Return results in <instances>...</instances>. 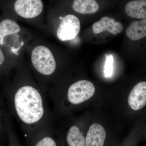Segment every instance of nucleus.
I'll use <instances>...</instances> for the list:
<instances>
[{
    "mask_svg": "<svg viewBox=\"0 0 146 146\" xmlns=\"http://www.w3.org/2000/svg\"><path fill=\"white\" fill-rule=\"evenodd\" d=\"M9 146H24L21 143L12 125L11 121L9 124L8 128Z\"/></svg>",
    "mask_w": 146,
    "mask_h": 146,
    "instance_id": "dca6fc26",
    "label": "nucleus"
},
{
    "mask_svg": "<svg viewBox=\"0 0 146 146\" xmlns=\"http://www.w3.org/2000/svg\"><path fill=\"white\" fill-rule=\"evenodd\" d=\"M72 7L76 13L88 15L98 12L100 5L97 0H74Z\"/></svg>",
    "mask_w": 146,
    "mask_h": 146,
    "instance_id": "9b49d317",
    "label": "nucleus"
},
{
    "mask_svg": "<svg viewBox=\"0 0 146 146\" xmlns=\"http://www.w3.org/2000/svg\"><path fill=\"white\" fill-rule=\"evenodd\" d=\"M21 27L16 22L9 19H5L0 22V46L4 45V39L7 35L18 33Z\"/></svg>",
    "mask_w": 146,
    "mask_h": 146,
    "instance_id": "ddd939ff",
    "label": "nucleus"
},
{
    "mask_svg": "<svg viewBox=\"0 0 146 146\" xmlns=\"http://www.w3.org/2000/svg\"><path fill=\"white\" fill-rule=\"evenodd\" d=\"M104 128L98 123L92 124L85 138V146H104L106 138Z\"/></svg>",
    "mask_w": 146,
    "mask_h": 146,
    "instance_id": "6e6552de",
    "label": "nucleus"
},
{
    "mask_svg": "<svg viewBox=\"0 0 146 146\" xmlns=\"http://www.w3.org/2000/svg\"><path fill=\"white\" fill-rule=\"evenodd\" d=\"M61 23L58 29L56 35L59 40L66 41L74 39L80 30V21L78 17L69 14L60 17Z\"/></svg>",
    "mask_w": 146,
    "mask_h": 146,
    "instance_id": "20e7f679",
    "label": "nucleus"
},
{
    "mask_svg": "<svg viewBox=\"0 0 146 146\" xmlns=\"http://www.w3.org/2000/svg\"><path fill=\"white\" fill-rule=\"evenodd\" d=\"M6 62V57L4 52L0 46V69L4 66Z\"/></svg>",
    "mask_w": 146,
    "mask_h": 146,
    "instance_id": "a211bd4d",
    "label": "nucleus"
},
{
    "mask_svg": "<svg viewBox=\"0 0 146 146\" xmlns=\"http://www.w3.org/2000/svg\"><path fill=\"white\" fill-rule=\"evenodd\" d=\"M31 61L36 72L46 78L52 75L56 70L54 56L49 49L44 46H37L33 49Z\"/></svg>",
    "mask_w": 146,
    "mask_h": 146,
    "instance_id": "f03ea898",
    "label": "nucleus"
},
{
    "mask_svg": "<svg viewBox=\"0 0 146 146\" xmlns=\"http://www.w3.org/2000/svg\"><path fill=\"white\" fill-rule=\"evenodd\" d=\"M106 59L105 65L104 73L106 77L111 76L113 70V56L111 54L106 55Z\"/></svg>",
    "mask_w": 146,
    "mask_h": 146,
    "instance_id": "f3484780",
    "label": "nucleus"
},
{
    "mask_svg": "<svg viewBox=\"0 0 146 146\" xmlns=\"http://www.w3.org/2000/svg\"><path fill=\"white\" fill-rule=\"evenodd\" d=\"M128 103L134 110H140L146 105V82H139L133 87L129 96Z\"/></svg>",
    "mask_w": 146,
    "mask_h": 146,
    "instance_id": "423d86ee",
    "label": "nucleus"
},
{
    "mask_svg": "<svg viewBox=\"0 0 146 146\" xmlns=\"http://www.w3.org/2000/svg\"><path fill=\"white\" fill-rule=\"evenodd\" d=\"M27 146H58L52 135V128L39 131L32 136Z\"/></svg>",
    "mask_w": 146,
    "mask_h": 146,
    "instance_id": "1a4fd4ad",
    "label": "nucleus"
},
{
    "mask_svg": "<svg viewBox=\"0 0 146 146\" xmlns=\"http://www.w3.org/2000/svg\"><path fill=\"white\" fill-rule=\"evenodd\" d=\"M95 86L91 82L82 80L71 84L67 91L66 97L71 104H80L89 100L94 96Z\"/></svg>",
    "mask_w": 146,
    "mask_h": 146,
    "instance_id": "7ed1b4c3",
    "label": "nucleus"
},
{
    "mask_svg": "<svg viewBox=\"0 0 146 146\" xmlns=\"http://www.w3.org/2000/svg\"><path fill=\"white\" fill-rule=\"evenodd\" d=\"M14 8L16 13L22 18H35L42 13L43 4L42 0H16Z\"/></svg>",
    "mask_w": 146,
    "mask_h": 146,
    "instance_id": "39448f33",
    "label": "nucleus"
},
{
    "mask_svg": "<svg viewBox=\"0 0 146 146\" xmlns=\"http://www.w3.org/2000/svg\"><path fill=\"white\" fill-rule=\"evenodd\" d=\"M66 141L68 146H85V138L76 126H72L68 129Z\"/></svg>",
    "mask_w": 146,
    "mask_h": 146,
    "instance_id": "4468645a",
    "label": "nucleus"
},
{
    "mask_svg": "<svg viewBox=\"0 0 146 146\" xmlns=\"http://www.w3.org/2000/svg\"><path fill=\"white\" fill-rule=\"evenodd\" d=\"M1 101L0 100V131H3L7 132L9 124L11 121L10 115L9 112L5 111Z\"/></svg>",
    "mask_w": 146,
    "mask_h": 146,
    "instance_id": "2eb2a0df",
    "label": "nucleus"
},
{
    "mask_svg": "<svg viewBox=\"0 0 146 146\" xmlns=\"http://www.w3.org/2000/svg\"><path fill=\"white\" fill-rule=\"evenodd\" d=\"M93 31L95 34H99L104 31L109 32L116 35L121 32L123 27L120 22H116L115 19L108 16H104L100 21L95 22L93 26Z\"/></svg>",
    "mask_w": 146,
    "mask_h": 146,
    "instance_id": "0eeeda50",
    "label": "nucleus"
},
{
    "mask_svg": "<svg viewBox=\"0 0 146 146\" xmlns=\"http://www.w3.org/2000/svg\"><path fill=\"white\" fill-rule=\"evenodd\" d=\"M5 96L9 113L21 127L27 144L39 131L52 128L48 96L40 85L16 80L7 86Z\"/></svg>",
    "mask_w": 146,
    "mask_h": 146,
    "instance_id": "f257e3e1",
    "label": "nucleus"
},
{
    "mask_svg": "<svg viewBox=\"0 0 146 146\" xmlns=\"http://www.w3.org/2000/svg\"><path fill=\"white\" fill-rule=\"evenodd\" d=\"M125 11L129 17L137 19L146 18V0H131L127 3Z\"/></svg>",
    "mask_w": 146,
    "mask_h": 146,
    "instance_id": "9d476101",
    "label": "nucleus"
},
{
    "mask_svg": "<svg viewBox=\"0 0 146 146\" xmlns=\"http://www.w3.org/2000/svg\"><path fill=\"white\" fill-rule=\"evenodd\" d=\"M127 36L131 40L137 41L146 36V18L140 21H134L126 31Z\"/></svg>",
    "mask_w": 146,
    "mask_h": 146,
    "instance_id": "f8f14e48",
    "label": "nucleus"
}]
</instances>
